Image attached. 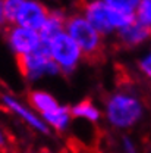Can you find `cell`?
<instances>
[{
  "instance_id": "obj_7",
  "label": "cell",
  "mask_w": 151,
  "mask_h": 153,
  "mask_svg": "<svg viewBox=\"0 0 151 153\" xmlns=\"http://www.w3.org/2000/svg\"><path fill=\"white\" fill-rule=\"evenodd\" d=\"M49 7L40 0H24L18 10L13 25L27 27L40 31L49 18Z\"/></svg>"
},
{
  "instance_id": "obj_19",
  "label": "cell",
  "mask_w": 151,
  "mask_h": 153,
  "mask_svg": "<svg viewBox=\"0 0 151 153\" xmlns=\"http://www.w3.org/2000/svg\"><path fill=\"white\" fill-rule=\"evenodd\" d=\"M6 146V140H4V134L1 133V130H0V149L1 147H4Z\"/></svg>"
},
{
  "instance_id": "obj_10",
  "label": "cell",
  "mask_w": 151,
  "mask_h": 153,
  "mask_svg": "<svg viewBox=\"0 0 151 153\" xmlns=\"http://www.w3.org/2000/svg\"><path fill=\"white\" fill-rule=\"evenodd\" d=\"M66 19H68V16H66L62 10H59V9L50 10L46 24H44L43 28L40 30V36H41L43 43H47L49 40H52V38L55 37V36H57L59 33L65 31Z\"/></svg>"
},
{
  "instance_id": "obj_13",
  "label": "cell",
  "mask_w": 151,
  "mask_h": 153,
  "mask_svg": "<svg viewBox=\"0 0 151 153\" xmlns=\"http://www.w3.org/2000/svg\"><path fill=\"white\" fill-rule=\"evenodd\" d=\"M71 115H72V118H81V119H87V121H91V122H97L101 116L100 111L88 99H84L79 103L74 105L71 108Z\"/></svg>"
},
{
  "instance_id": "obj_17",
  "label": "cell",
  "mask_w": 151,
  "mask_h": 153,
  "mask_svg": "<svg viewBox=\"0 0 151 153\" xmlns=\"http://www.w3.org/2000/svg\"><path fill=\"white\" fill-rule=\"evenodd\" d=\"M122 144H123V150H125V153H136L135 143H133L129 137H123V140H122Z\"/></svg>"
},
{
  "instance_id": "obj_18",
  "label": "cell",
  "mask_w": 151,
  "mask_h": 153,
  "mask_svg": "<svg viewBox=\"0 0 151 153\" xmlns=\"http://www.w3.org/2000/svg\"><path fill=\"white\" fill-rule=\"evenodd\" d=\"M4 24H7V22H6V18H4V15H3V9H1V0H0V27H3Z\"/></svg>"
},
{
  "instance_id": "obj_14",
  "label": "cell",
  "mask_w": 151,
  "mask_h": 153,
  "mask_svg": "<svg viewBox=\"0 0 151 153\" xmlns=\"http://www.w3.org/2000/svg\"><path fill=\"white\" fill-rule=\"evenodd\" d=\"M103 1L119 12H123L128 15H135L141 0H103Z\"/></svg>"
},
{
  "instance_id": "obj_2",
  "label": "cell",
  "mask_w": 151,
  "mask_h": 153,
  "mask_svg": "<svg viewBox=\"0 0 151 153\" xmlns=\"http://www.w3.org/2000/svg\"><path fill=\"white\" fill-rule=\"evenodd\" d=\"M82 15L101 36L117 33L135 21V15L119 12L103 0H88L82 3Z\"/></svg>"
},
{
  "instance_id": "obj_9",
  "label": "cell",
  "mask_w": 151,
  "mask_h": 153,
  "mask_svg": "<svg viewBox=\"0 0 151 153\" xmlns=\"http://www.w3.org/2000/svg\"><path fill=\"white\" fill-rule=\"evenodd\" d=\"M151 38V31L136 19L128 27L117 31V40L125 47H136Z\"/></svg>"
},
{
  "instance_id": "obj_1",
  "label": "cell",
  "mask_w": 151,
  "mask_h": 153,
  "mask_svg": "<svg viewBox=\"0 0 151 153\" xmlns=\"http://www.w3.org/2000/svg\"><path fill=\"white\" fill-rule=\"evenodd\" d=\"M142 115L144 105L133 93L117 91L106 102V118L114 128H132L141 121Z\"/></svg>"
},
{
  "instance_id": "obj_15",
  "label": "cell",
  "mask_w": 151,
  "mask_h": 153,
  "mask_svg": "<svg viewBox=\"0 0 151 153\" xmlns=\"http://www.w3.org/2000/svg\"><path fill=\"white\" fill-rule=\"evenodd\" d=\"M135 18H136L138 22L145 25L151 31V0H141L139 1V6L136 9Z\"/></svg>"
},
{
  "instance_id": "obj_8",
  "label": "cell",
  "mask_w": 151,
  "mask_h": 153,
  "mask_svg": "<svg viewBox=\"0 0 151 153\" xmlns=\"http://www.w3.org/2000/svg\"><path fill=\"white\" fill-rule=\"evenodd\" d=\"M1 102H3V105H4L12 114H15L16 116H19V118H21L24 122H27L31 128H34V130H37L38 133H43V134L50 133L49 125H47L43 119H40L29 108H27V106L22 105L19 100H16L15 97H12V96H9V94H3L1 96Z\"/></svg>"
},
{
  "instance_id": "obj_16",
  "label": "cell",
  "mask_w": 151,
  "mask_h": 153,
  "mask_svg": "<svg viewBox=\"0 0 151 153\" xmlns=\"http://www.w3.org/2000/svg\"><path fill=\"white\" fill-rule=\"evenodd\" d=\"M138 68H139V71L151 81V52L147 53L145 56L138 62Z\"/></svg>"
},
{
  "instance_id": "obj_3",
  "label": "cell",
  "mask_w": 151,
  "mask_h": 153,
  "mask_svg": "<svg viewBox=\"0 0 151 153\" xmlns=\"http://www.w3.org/2000/svg\"><path fill=\"white\" fill-rule=\"evenodd\" d=\"M65 31L79 46L82 56L88 60H100L103 56V36L87 21L82 13L71 15L66 19Z\"/></svg>"
},
{
  "instance_id": "obj_6",
  "label": "cell",
  "mask_w": 151,
  "mask_h": 153,
  "mask_svg": "<svg viewBox=\"0 0 151 153\" xmlns=\"http://www.w3.org/2000/svg\"><path fill=\"white\" fill-rule=\"evenodd\" d=\"M6 40L16 56L29 55L43 46L40 31L21 25H10L6 30Z\"/></svg>"
},
{
  "instance_id": "obj_4",
  "label": "cell",
  "mask_w": 151,
  "mask_h": 153,
  "mask_svg": "<svg viewBox=\"0 0 151 153\" xmlns=\"http://www.w3.org/2000/svg\"><path fill=\"white\" fill-rule=\"evenodd\" d=\"M43 44L47 47L50 56L56 62L62 74H72L76 69L79 60L84 57L79 46L66 31L59 33L52 40Z\"/></svg>"
},
{
  "instance_id": "obj_5",
  "label": "cell",
  "mask_w": 151,
  "mask_h": 153,
  "mask_svg": "<svg viewBox=\"0 0 151 153\" xmlns=\"http://www.w3.org/2000/svg\"><path fill=\"white\" fill-rule=\"evenodd\" d=\"M16 63H18L19 74L28 81H35L43 76H53L60 74L59 66L53 60V57L50 56L44 44L29 55L16 56Z\"/></svg>"
},
{
  "instance_id": "obj_11",
  "label": "cell",
  "mask_w": 151,
  "mask_h": 153,
  "mask_svg": "<svg viewBox=\"0 0 151 153\" xmlns=\"http://www.w3.org/2000/svg\"><path fill=\"white\" fill-rule=\"evenodd\" d=\"M27 99H28L31 108L34 111L40 112L41 115L47 114V112L56 109L57 106H59V102L56 100L55 96H52L50 93H47V91H41V90H32V91H29L28 96H27Z\"/></svg>"
},
{
  "instance_id": "obj_12",
  "label": "cell",
  "mask_w": 151,
  "mask_h": 153,
  "mask_svg": "<svg viewBox=\"0 0 151 153\" xmlns=\"http://www.w3.org/2000/svg\"><path fill=\"white\" fill-rule=\"evenodd\" d=\"M41 116H43V121L49 125V128H53L56 131H65L71 122V118H72L71 108H66L62 105H59L56 109L41 115Z\"/></svg>"
}]
</instances>
